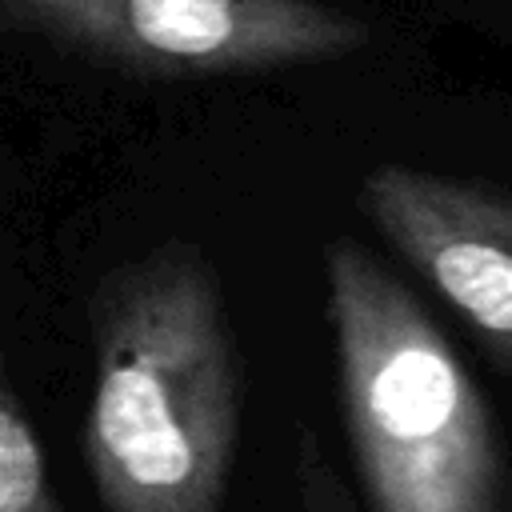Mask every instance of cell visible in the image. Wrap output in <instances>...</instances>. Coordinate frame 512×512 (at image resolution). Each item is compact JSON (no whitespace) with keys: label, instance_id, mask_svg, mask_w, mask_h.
<instances>
[{"label":"cell","instance_id":"1","mask_svg":"<svg viewBox=\"0 0 512 512\" xmlns=\"http://www.w3.org/2000/svg\"><path fill=\"white\" fill-rule=\"evenodd\" d=\"M84 464L104 512H224L244 368L216 264L172 236L88 292Z\"/></svg>","mask_w":512,"mask_h":512},{"label":"cell","instance_id":"3","mask_svg":"<svg viewBox=\"0 0 512 512\" xmlns=\"http://www.w3.org/2000/svg\"><path fill=\"white\" fill-rule=\"evenodd\" d=\"M0 24L140 76H264L372 40L328 0H0Z\"/></svg>","mask_w":512,"mask_h":512},{"label":"cell","instance_id":"2","mask_svg":"<svg viewBox=\"0 0 512 512\" xmlns=\"http://www.w3.org/2000/svg\"><path fill=\"white\" fill-rule=\"evenodd\" d=\"M344 436L372 512H504L488 400L436 320L352 236L324 248Z\"/></svg>","mask_w":512,"mask_h":512},{"label":"cell","instance_id":"6","mask_svg":"<svg viewBox=\"0 0 512 512\" xmlns=\"http://www.w3.org/2000/svg\"><path fill=\"white\" fill-rule=\"evenodd\" d=\"M292 484H296L300 512H360L328 448L308 424H300L296 444H292Z\"/></svg>","mask_w":512,"mask_h":512},{"label":"cell","instance_id":"4","mask_svg":"<svg viewBox=\"0 0 512 512\" xmlns=\"http://www.w3.org/2000/svg\"><path fill=\"white\" fill-rule=\"evenodd\" d=\"M376 236L472 328L512 376V192L400 160L372 164L356 188Z\"/></svg>","mask_w":512,"mask_h":512},{"label":"cell","instance_id":"7","mask_svg":"<svg viewBox=\"0 0 512 512\" xmlns=\"http://www.w3.org/2000/svg\"><path fill=\"white\" fill-rule=\"evenodd\" d=\"M500 4H508V8H512V0H500Z\"/></svg>","mask_w":512,"mask_h":512},{"label":"cell","instance_id":"5","mask_svg":"<svg viewBox=\"0 0 512 512\" xmlns=\"http://www.w3.org/2000/svg\"><path fill=\"white\" fill-rule=\"evenodd\" d=\"M0 512H64L48 476V456L28 424L0 356Z\"/></svg>","mask_w":512,"mask_h":512}]
</instances>
